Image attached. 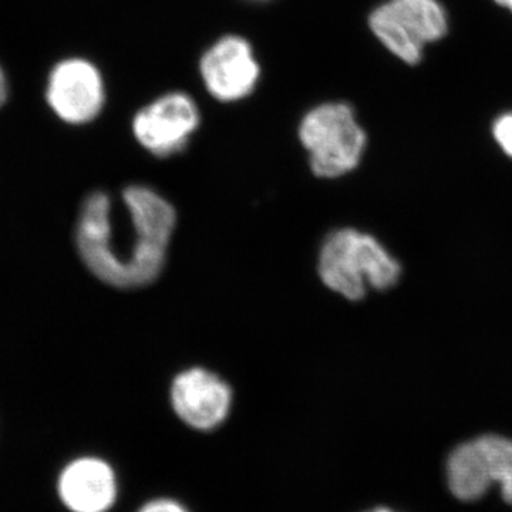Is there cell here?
Segmentation results:
<instances>
[{"label":"cell","mask_w":512,"mask_h":512,"mask_svg":"<svg viewBox=\"0 0 512 512\" xmlns=\"http://www.w3.org/2000/svg\"><path fill=\"white\" fill-rule=\"evenodd\" d=\"M323 284L349 301L369 289L387 291L399 282L400 262L372 235L345 228L330 234L319 256Z\"/></svg>","instance_id":"obj_1"},{"label":"cell","mask_w":512,"mask_h":512,"mask_svg":"<svg viewBox=\"0 0 512 512\" xmlns=\"http://www.w3.org/2000/svg\"><path fill=\"white\" fill-rule=\"evenodd\" d=\"M133 238L127 241L128 289L156 281L163 271L177 222L173 205L151 188L134 185L123 194Z\"/></svg>","instance_id":"obj_2"},{"label":"cell","mask_w":512,"mask_h":512,"mask_svg":"<svg viewBox=\"0 0 512 512\" xmlns=\"http://www.w3.org/2000/svg\"><path fill=\"white\" fill-rule=\"evenodd\" d=\"M313 173L338 178L355 170L366 147V134L345 103H326L309 111L299 127Z\"/></svg>","instance_id":"obj_3"},{"label":"cell","mask_w":512,"mask_h":512,"mask_svg":"<svg viewBox=\"0 0 512 512\" xmlns=\"http://www.w3.org/2000/svg\"><path fill=\"white\" fill-rule=\"evenodd\" d=\"M447 477L460 500H477L497 484L512 505V440L485 434L460 444L448 457Z\"/></svg>","instance_id":"obj_4"},{"label":"cell","mask_w":512,"mask_h":512,"mask_svg":"<svg viewBox=\"0 0 512 512\" xmlns=\"http://www.w3.org/2000/svg\"><path fill=\"white\" fill-rule=\"evenodd\" d=\"M370 28L394 56L416 64L427 43L446 35V12L436 0H390L372 13Z\"/></svg>","instance_id":"obj_5"},{"label":"cell","mask_w":512,"mask_h":512,"mask_svg":"<svg viewBox=\"0 0 512 512\" xmlns=\"http://www.w3.org/2000/svg\"><path fill=\"white\" fill-rule=\"evenodd\" d=\"M200 124L197 104L185 93H170L138 111L133 130L138 143L157 157H168L187 146Z\"/></svg>","instance_id":"obj_6"},{"label":"cell","mask_w":512,"mask_h":512,"mask_svg":"<svg viewBox=\"0 0 512 512\" xmlns=\"http://www.w3.org/2000/svg\"><path fill=\"white\" fill-rule=\"evenodd\" d=\"M208 92L221 101H238L254 92L259 64L247 40L225 36L205 52L200 64Z\"/></svg>","instance_id":"obj_7"},{"label":"cell","mask_w":512,"mask_h":512,"mask_svg":"<svg viewBox=\"0 0 512 512\" xmlns=\"http://www.w3.org/2000/svg\"><path fill=\"white\" fill-rule=\"evenodd\" d=\"M47 101L66 123H89L103 109L104 86L99 70L82 59L57 64L50 74Z\"/></svg>","instance_id":"obj_8"},{"label":"cell","mask_w":512,"mask_h":512,"mask_svg":"<svg viewBox=\"0 0 512 512\" xmlns=\"http://www.w3.org/2000/svg\"><path fill=\"white\" fill-rule=\"evenodd\" d=\"M171 403L177 416L192 429L214 430L231 410V387L214 373L195 367L175 377Z\"/></svg>","instance_id":"obj_9"},{"label":"cell","mask_w":512,"mask_h":512,"mask_svg":"<svg viewBox=\"0 0 512 512\" xmlns=\"http://www.w3.org/2000/svg\"><path fill=\"white\" fill-rule=\"evenodd\" d=\"M59 494L73 512H106L116 501V476L100 458H79L64 468Z\"/></svg>","instance_id":"obj_10"},{"label":"cell","mask_w":512,"mask_h":512,"mask_svg":"<svg viewBox=\"0 0 512 512\" xmlns=\"http://www.w3.org/2000/svg\"><path fill=\"white\" fill-rule=\"evenodd\" d=\"M493 134L504 153L512 158V113L504 114L495 121Z\"/></svg>","instance_id":"obj_11"},{"label":"cell","mask_w":512,"mask_h":512,"mask_svg":"<svg viewBox=\"0 0 512 512\" xmlns=\"http://www.w3.org/2000/svg\"><path fill=\"white\" fill-rule=\"evenodd\" d=\"M138 512H188L183 505L174 500H154L144 505Z\"/></svg>","instance_id":"obj_12"},{"label":"cell","mask_w":512,"mask_h":512,"mask_svg":"<svg viewBox=\"0 0 512 512\" xmlns=\"http://www.w3.org/2000/svg\"><path fill=\"white\" fill-rule=\"evenodd\" d=\"M6 99H8V83H6L5 73L0 67V107L5 104Z\"/></svg>","instance_id":"obj_13"},{"label":"cell","mask_w":512,"mask_h":512,"mask_svg":"<svg viewBox=\"0 0 512 512\" xmlns=\"http://www.w3.org/2000/svg\"><path fill=\"white\" fill-rule=\"evenodd\" d=\"M498 5L504 6V8H508L512 12V0H495Z\"/></svg>","instance_id":"obj_14"},{"label":"cell","mask_w":512,"mask_h":512,"mask_svg":"<svg viewBox=\"0 0 512 512\" xmlns=\"http://www.w3.org/2000/svg\"><path fill=\"white\" fill-rule=\"evenodd\" d=\"M372 512H392V511H389V510H375V511H372Z\"/></svg>","instance_id":"obj_15"}]
</instances>
